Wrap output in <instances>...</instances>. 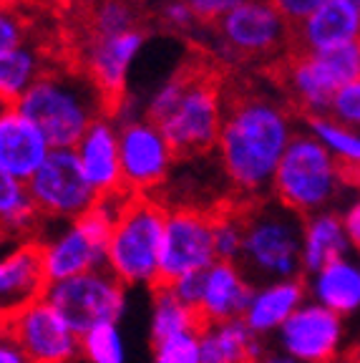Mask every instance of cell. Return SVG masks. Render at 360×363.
I'll return each mask as SVG.
<instances>
[{
    "label": "cell",
    "mask_w": 360,
    "mask_h": 363,
    "mask_svg": "<svg viewBox=\"0 0 360 363\" xmlns=\"http://www.w3.org/2000/svg\"><path fill=\"white\" fill-rule=\"evenodd\" d=\"M86 35H118L139 28V8L134 0H89Z\"/></svg>",
    "instance_id": "obj_30"
},
{
    "label": "cell",
    "mask_w": 360,
    "mask_h": 363,
    "mask_svg": "<svg viewBox=\"0 0 360 363\" xmlns=\"http://www.w3.org/2000/svg\"><path fill=\"white\" fill-rule=\"evenodd\" d=\"M0 363H28V358L23 356L21 348L6 333L0 335Z\"/></svg>",
    "instance_id": "obj_40"
},
{
    "label": "cell",
    "mask_w": 360,
    "mask_h": 363,
    "mask_svg": "<svg viewBox=\"0 0 360 363\" xmlns=\"http://www.w3.org/2000/svg\"><path fill=\"white\" fill-rule=\"evenodd\" d=\"M303 126L332 154L343 169L348 187L360 189V129L340 124L330 113L303 119Z\"/></svg>",
    "instance_id": "obj_26"
},
{
    "label": "cell",
    "mask_w": 360,
    "mask_h": 363,
    "mask_svg": "<svg viewBox=\"0 0 360 363\" xmlns=\"http://www.w3.org/2000/svg\"><path fill=\"white\" fill-rule=\"evenodd\" d=\"M131 194L134 192L121 189L108 197H99V202L86 215L63 225L53 238L40 240L48 283H58V280H68L106 267V250L108 240H111L113 220Z\"/></svg>",
    "instance_id": "obj_6"
},
{
    "label": "cell",
    "mask_w": 360,
    "mask_h": 363,
    "mask_svg": "<svg viewBox=\"0 0 360 363\" xmlns=\"http://www.w3.org/2000/svg\"><path fill=\"white\" fill-rule=\"evenodd\" d=\"M338 363H345V361H343V358H338Z\"/></svg>",
    "instance_id": "obj_46"
},
{
    "label": "cell",
    "mask_w": 360,
    "mask_h": 363,
    "mask_svg": "<svg viewBox=\"0 0 360 363\" xmlns=\"http://www.w3.org/2000/svg\"><path fill=\"white\" fill-rule=\"evenodd\" d=\"M48 68L51 66L40 53V48L30 43L0 53V101L18 104Z\"/></svg>",
    "instance_id": "obj_27"
},
{
    "label": "cell",
    "mask_w": 360,
    "mask_h": 363,
    "mask_svg": "<svg viewBox=\"0 0 360 363\" xmlns=\"http://www.w3.org/2000/svg\"><path fill=\"white\" fill-rule=\"evenodd\" d=\"M267 348L242 323H214L199 333V353L202 363H257Z\"/></svg>",
    "instance_id": "obj_23"
},
{
    "label": "cell",
    "mask_w": 360,
    "mask_h": 363,
    "mask_svg": "<svg viewBox=\"0 0 360 363\" xmlns=\"http://www.w3.org/2000/svg\"><path fill=\"white\" fill-rule=\"evenodd\" d=\"M350 3H355V6H358V8H360V0H350Z\"/></svg>",
    "instance_id": "obj_45"
},
{
    "label": "cell",
    "mask_w": 360,
    "mask_h": 363,
    "mask_svg": "<svg viewBox=\"0 0 360 363\" xmlns=\"http://www.w3.org/2000/svg\"><path fill=\"white\" fill-rule=\"evenodd\" d=\"M118 152L124 187L134 194L157 192L162 184H167L176 162L167 136L147 116H129L118 124Z\"/></svg>",
    "instance_id": "obj_13"
},
{
    "label": "cell",
    "mask_w": 360,
    "mask_h": 363,
    "mask_svg": "<svg viewBox=\"0 0 360 363\" xmlns=\"http://www.w3.org/2000/svg\"><path fill=\"white\" fill-rule=\"evenodd\" d=\"M270 3L277 8V13H280V16L295 28V26H300L305 18L313 16V13H315L325 0H270Z\"/></svg>",
    "instance_id": "obj_38"
},
{
    "label": "cell",
    "mask_w": 360,
    "mask_h": 363,
    "mask_svg": "<svg viewBox=\"0 0 360 363\" xmlns=\"http://www.w3.org/2000/svg\"><path fill=\"white\" fill-rule=\"evenodd\" d=\"M254 295V285L244 278V272L235 262L217 260L204 272L199 315L207 325L242 320L249 301Z\"/></svg>",
    "instance_id": "obj_21"
},
{
    "label": "cell",
    "mask_w": 360,
    "mask_h": 363,
    "mask_svg": "<svg viewBox=\"0 0 360 363\" xmlns=\"http://www.w3.org/2000/svg\"><path fill=\"white\" fill-rule=\"evenodd\" d=\"M191 8V13L197 16L199 23L204 26H217L230 11H235L242 0H184Z\"/></svg>",
    "instance_id": "obj_37"
},
{
    "label": "cell",
    "mask_w": 360,
    "mask_h": 363,
    "mask_svg": "<svg viewBox=\"0 0 360 363\" xmlns=\"http://www.w3.org/2000/svg\"><path fill=\"white\" fill-rule=\"evenodd\" d=\"M305 293H308L305 275L295 280H282V283L254 288L252 301H249L247 311L242 315V323L257 338L275 328H282L290 320V315L300 311V306L305 301Z\"/></svg>",
    "instance_id": "obj_22"
},
{
    "label": "cell",
    "mask_w": 360,
    "mask_h": 363,
    "mask_svg": "<svg viewBox=\"0 0 360 363\" xmlns=\"http://www.w3.org/2000/svg\"><path fill=\"white\" fill-rule=\"evenodd\" d=\"M348 233L343 215L335 210L320 212L305 220L303 227V267L305 272H320L335 260H345L348 252Z\"/></svg>",
    "instance_id": "obj_24"
},
{
    "label": "cell",
    "mask_w": 360,
    "mask_h": 363,
    "mask_svg": "<svg viewBox=\"0 0 360 363\" xmlns=\"http://www.w3.org/2000/svg\"><path fill=\"white\" fill-rule=\"evenodd\" d=\"M18 245H21V242H18V240L13 238L11 233H8L6 227L0 225V257H6L8 252H11V250L18 247Z\"/></svg>",
    "instance_id": "obj_41"
},
{
    "label": "cell",
    "mask_w": 360,
    "mask_h": 363,
    "mask_svg": "<svg viewBox=\"0 0 360 363\" xmlns=\"http://www.w3.org/2000/svg\"><path fill=\"white\" fill-rule=\"evenodd\" d=\"M360 43V8L350 0H325L293 28V51L320 53Z\"/></svg>",
    "instance_id": "obj_20"
},
{
    "label": "cell",
    "mask_w": 360,
    "mask_h": 363,
    "mask_svg": "<svg viewBox=\"0 0 360 363\" xmlns=\"http://www.w3.org/2000/svg\"><path fill=\"white\" fill-rule=\"evenodd\" d=\"M225 108L227 99L222 96L220 81L202 71H189L181 99L169 111V116L157 126L174 149L176 159L189 162L217 149Z\"/></svg>",
    "instance_id": "obj_8"
},
{
    "label": "cell",
    "mask_w": 360,
    "mask_h": 363,
    "mask_svg": "<svg viewBox=\"0 0 360 363\" xmlns=\"http://www.w3.org/2000/svg\"><path fill=\"white\" fill-rule=\"evenodd\" d=\"M343 225H345V233H348L350 245L360 252V197L350 204L348 210H345Z\"/></svg>",
    "instance_id": "obj_39"
},
{
    "label": "cell",
    "mask_w": 360,
    "mask_h": 363,
    "mask_svg": "<svg viewBox=\"0 0 360 363\" xmlns=\"http://www.w3.org/2000/svg\"><path fill=\"white\" fill-rule=\"evenodd\" d=\"M84 363H126V343L118 323H103L81 335Z\"/></svg>",
    "instance_id": "obj_31"
},
{
    "label": "cell",
    "mask_w": 360,
    "mask_h": 363,
    "mask_svg": "<svg viewBox=\"0 0 360 363\" xmlns=\"http://www.w3.org/2000/svg\"><path fill=\"white\" fill-rule=\"evenodd\" d=\"M280 340L300 363H338L340 315L325 306H305L280 328Z\"/></svg>",
    "instance_id": "obj_17"
},
{
    "label": "cell",
    "mask_w": 360,
    "mask_h": 363,
    "mask_svg": "<svg viewBox=\"0 0 360 363\" xmlns=\"http://www.w3.org/2000/svg\"><path fill=\"white\" fill-rule=\"evenodd\" d=\"M244 240L237 267L252 285H272L303 278V227L305 220L275 197L242 204Z\"/></svg>",
    "instance_id": "obj_3"
},
{
    "label": "cell",
    "mask_w": 360,
    "mask_h": 363,
    "mask_svg": "<svg viewBox=\"0 0 360 363\" xmlns=\"http://www.w3.org/2000/svg\"><path fill=\"white\" fill-rule=\"evenodd\" d=\"M315 295L327 311L345 315L360 306V270L348 260H335L315 275Z\"/></svg>",
    "instance_id": "obj_29"
},
{
    "label": "cell",
    "mask_w": 360,
    "mask_h": 363,
    "mask_svg": "<svg viewBox=\"0 0 360 363\" xmlns=\"http://www.w3.org/2000/svg\"><path fill=\"white\" fill-rule=\"evenodd\" d=\"M0 335H3V330H0Z\"/></svg>",
    "instance_id": "obj_49"
},
{
    "label": "cell",
    "mask_w": 360,
    "mask_h": 363,
    "mask_svg": "<svg viewBox=\"0 0 360 363\" xmlns=\"http://www.w3.org/2000/svg\"><path fill=\"white\" fill-rule=\"evenodd\" d=\"M35 6H43V8H74L84 0H30Z\"/></svg>",
    "instance_id": "obj_42"
},
{
    "label": "cell",
    "mask_w": 360,
    "mask_h": 363,
    "mask_svg": "<svg viewBox=\"0 0 360 363\" xmlns=\"http://www.w3.org/2000/svg\"><path fill=\"white\" fill-rule=\"evenodd\" d=\"M8 3H13V0H0V6H8Z\"/></svg>",
    "instance_id": "obj_44"
},
{
    "label": "cell",
    "mask_w": 360,
    "mask_h": 363,
    "mask_svg": "<svg viewBox=\"0 0 360 363\" xmlns=\"http://www.w3.org/2000/svg\"><path fill=\"white\" fill-rule=\"evenodd\" d=\"M167 215L169 207L157 194H131L113 220L106 270L126 288L157 285Z\"/></svg>",
    "instance_id": "obj_5"
},
{
    "label": "cell",
    "mask_w": 360,
    "mask_h": 363,
    "mask_svg": "<svg viewBox=\"0 0 360 363\" xmlns=\"http://www.w3.org/2000/svg\"><path fill=\"white\" fill-rule=\"evenodd\" d=\"M43 301L51 303L81 338L86 330L96 325L121 320L126 311V285L118 283L103 267V270L51 283Z\"/></svg>",
    "instance_id": "obj_10"
},
{
    "label": "cell",
    "mask_w": 360,
    "mask_h": 363,
    "mask_svg": "<svg viewBox=\"0 0 360 363\" xmlns=\"http://www.w3.org/2000/svg\"><path fill=\"white\" fill-rule=\"evenodd\" d=\"M51 154V144L43 131L16 106H0V169L28 182Z\"/></svg>",
    "instance_id": "obj_19"
},
{
    "label": "cell",
    "mask_w": 360,
    "mask_h": 363,
    "mask_svg": "<svg viewBox=\"0 0 360 363\" xmlns=\"http://www.w3.org/2000/svg\"><path fill=\"white\" fill-rule=\"evenodd\" d=\"M257 363H300L295 361L293 356H287V353H272V351H265V356L259 358Z\"/></svg>",
    "instance_id": "obj_43"
},
{
    "label": "cell",
    "mask_w": 360,
    "mask_h": 363,
    "mask_svg": "<svg viewBox=\"0 0 360 363\" xmlns=\"http://www.w3.org/2000/svg\"><path fill=\"white\" fill-rule=\"evenodd\" d=\"M214 38L222 56L237 61L285 58L293 51V26L270 0H242L214 26Z\"/></svg>",
    "instance_id": "obj_9"
},
{
    "label": "cell",
    "mask_w": 360,
    "mask_h": 363,
    "mask_svg": "<svg viewBox=\"0 0 360 363\" xmlns=\"http://www.w3.org/2000/svg\"><path fill=\"white\" fill-rule=\"evenodd\" d=\"M154 363H202L199 333H184L152 346Z\"/></svg>",
    "instance_id": "obj_33"
},
{
    "label": "cell",
    "mask_w": 360,
    "mask_h": 363,
    "mask_svg": "<svg viewBox=\"0 0 360 363\" xmlns=\"http://www.w3.org/2000/svg\"><path fill=\"white\" fill-rule=\"evenodd\" d=\"M48 139L51 149H74L96 119L111 113L101 89L81 68H48L16 104Z\"/></svg>",
    "instance_id": "obj_2"
},
{
    "label": "cell",
    "mask_w": 360,
    "mask_h": 363,
    "mask_svg": "<svg viewBox=\"0 0 360 363\" xmlns=\"http://www.w3.org/2000/svg\"><path fill=\"white\" fill-rule=\"evenodd\" d=\"M3 333L21 348L28 363L81 361V338L48 301H38L16 315Z\"/></svg>",
    "instance_id": "obj_14"
},
{
    "label": "cell",
    "mask_w": 360,
    "mask_h": 363,
    "mask_svg": "<svg viewBox=\"0 0 360 363\" xmlns=\"http://www.w3.org/2000/svg\"><path fill=\"white\" fill-rule=\"evenodd\" d=\"M76 363H84V361H76Z\"/></svg>",
    "instance_id": "obj_48"
},
{
    "label": "cell",
    "mask_w": 360,
    "mask_h": 363,
    "mask_svg": "<svg viewBox=\"0 0 360 363\" xmlns=\"http://www.w3.org/2000/svg\"><path fill=\"white\" fill-rule=\"evenodd\" d=\"M330 116L338 119L340 124H348L360 129V79H355L353 84L343 86L335 94L330 106Z\"/></svg>",
    "instance_id": "obj_35"
},
{
    "label": "cell",
    "mask_w": 360,
    "mask_h": 363,
    "mask_svg": "<svg viewBox=\"0 0 360 363\" xmlns=\"http://www.w3.org/2000/svg\"><path fill=\"white\" fill-rule=\"evenodd\" d=\"M186 81H189V71H181L176 76H169L167 81L154 89V94L147 99V106H144V116L154 124H159L162 119L169 116V111L176 106V101L181 99L186 89Z\"/></svg>",
    "instance_id": "obj_32"
},
{
    "label": "cell",
    "mask_w": 360,
    "mask_h": 363,
    "mask_svg": "<svg viewBox=\"0 0 360 363\" xmlns=\"http://www.w3.org/2000/svg\"><path fill=\"white\" fill-rule=\"evenodd\" d=\"M74 154L99 197L126 189L121 174V152H118V121L113 119V113H106L89 126V131L74 147Z\"/></svg>",
    "instance_id": "obj_18"
},
{
    "label": "cell",
    "mask_w": 360,
    "mask_h": 363,
    "mask_svg": "<svg viewBox=\"0 0 360 363\" xmlns=\"http://www.w3.org/2000/svg\"><path fill=\"white\" fill-rule=\"evenodd\" d=\"M0 106H6V104H3V101H0Z\"/></svg>",
    "instance_id": "obj_47"
},
{
    "label": "cell",
    "mask_w": 360,
    "mask_h": 363,
    "mask_svg": "<svg viewBox=\"0 0 360 363\" xmlns=\"http://www.w3.org/2000/svg\"><path fill=\"white\" fill-rule=\"evenodd\" d=\"M28 43V26L13 3L0 6V53H8L18 45Z\"/></svg>",
    "instance_id": "obj_34"
},
{
    "label": "cell",
    "mask_w": 360,
    "mask_h": 363,
    "mask_svg": "<svg viewBox=\"0 0 360 363\" xmlns=\"http://www.w3.org/2000/svg\"><path fill=\"white\" fill-rule=\"evenodd\" d=\"M0 225L18 240V242H40L43 227L48 222L38 215L33 199L28 194V184L6 169H0Z\"/></svg>",
    "instance_id": "obj_25"
},
{
    "label": "cell",
    "mask_w": 360,
    "mask_h": 363,
    "mask_svg": "<svg viewBox=\"0 0 360 363\" xmlns=\"http://www.w3.org/2000/svg\"><path fill=\"white\" fill-rule=\"evenodd\" d=\"M293 106L262 91L227 99L217 157L230 194L240 202L270 197L272 179L298 134Z\"/></svg>",
    "instance_id": "obj_1"
},
{
    "label": "cell",
    "mask_w": 360,
    "mask_h": 363,
    "mask_svg": "<svg viewBox=\"0 0 360 363\" xmlns=\"http://www.w3.org/2000/svg\"><path fill=\"white\" fill-rule=\"evenodd\" d=\"M147 45V30L134 28L118 35H84L79 48V68L94 81L111 104L124 101L131 68Z\"/></svg>",
    "instance_id": "obj_15"
},
{
    "label": "cell",
    "mask_w": 360,
    "mask_h": 363,
    "mask_svg": "<svg viewBox=\"0 0 360 363\" xmlns=\"http://www.w3.org/2000/svg\"><path fill=\"white\" fill-rule=\"evenodd\" d=\"M345 189L348 182L340 164L303 126L280 159L270 194L282 207L308 220L320 212H330Z\"/></svg>",
    "instance_id": "obj_4"
},
{
    "label": "cell",
    "mask_w": 360,
    "mask_h": 363,
    "mask_svg": "<svg viewBox=\"0 0 360 363\" xmlns=\"http://www.w3.org/2000/svg\"><path fill=\"white\" fill-rule=\"evenodd\" d=\"M355 79H360V43L320 53L290 51L280 61V86L303 119L330 113L335 94Z\"/></svg>",
    "instance_id": "obj_7"
},
{
    "label": "cell",
    "mask_w": 360,
    "mask_h": 363,
    "mask_svg": "<svg viewBox=\"0 0 360 363\" xmlns=\"http://www.w3.org/2000/svg\"><path fill=\"white\" fill-rule=\"evenodd\" d=\"M48 285L40 242H21L0 257V330L26 308L43 301Z\"/></svg>",
    "instance_id": "obj_16"
},
{
    "label": "cell",
    "mask_w": 360,
    "mask_h": 363,
    "mask_svg": "<svg viewBox=\"0 0 360 363\" xmlns=\"http://www.w3.org/2000/svg\"><path fill=\"white\" fill-rule=\"evenodd\" d=\"M214 262L217 252L212 212L194 207H169L159 260V280L154 288H171L184 275L209 270Z\"/></svg>",
    "instance_id": "obj_12"
},
{
    "label": "cell",
    "mask_w": 360,
    "mask_h": 363,
    "mask_svg": "<svg viewBox=\"0 0 360 363\" xmlns=\"http://www.w3.org/2000/svg\"><path fill=\"white\" fill-rule=\"evenodd\" d=\"M26 184L35 210L48 225H68L99 202V194L86 179L74 149H51V154Z\"/></svg>",
    "instance_id": "obj_11"
},
{
    "label": "cell",
    "mask_w": 360,
    "mask_h": 363,
    "mask_svg": "<svg viewBox=\"0 0 360 363\" xmlns=\"http://www.w3.org/2000/svg\"><path fill=\"white\" fill-rule=\"evenodd\" d=\"M152 298H154V306H152V325H149L152 346L154 343H162L167 338H174V335L202 333L207 328V323L199 318V313L186 308L169 288H154Z\"/></svg>",
    "instance_id": "obj_28"
},
{
    "label": "cell",
    "mask_w": 360,
    "mask_h": 363,
    "mask_svg": "<svg viewBox=\"0 0 360 363\" xmlns=\"http://www.w3.org/2000/svg\"><path fill=\"white\" fill-rule=\"evenodd\" d=\"M159 21L174 33H189L199 26L197 16L191 13V8L184 0H164L159 8Z\"/></svg>",
    "instance_id": "obj_36"
}]
</instances>
